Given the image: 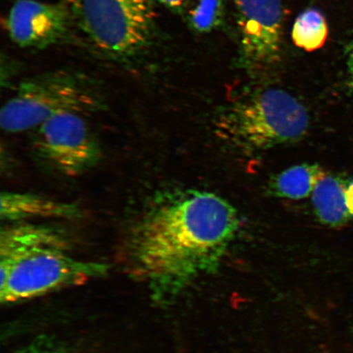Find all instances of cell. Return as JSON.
Instances as JSON below:
<instances>
[{
    "label": "cell",
    "instance_id": "obj_1",
    "mask_svg": "<svg viewBox=\"0 0 353 353\" xmlns=\"http://www.w3.org/2000/svg\"><path fill=\"white\" fill-rule=\"evenodd\" d=\"M234 207L215 194L158 196L132 223V269L158 293L174 294L218 266L239 230Z\"/></svg>",
    "mask_w": 353,
    "mask_h": 353
},
{
    "label": "cell",
    "instance_id": "obj_2",
    "mask_svg": "<svg viewBox=\"0 0 353 353\" xmlns=\"http://www.w3.org/2000/svg\"><path fill=\"white\" fill-rule=\"evenodd\" d=\"M103 105V95L94 79L72 70H57L21 83L3 105L0 125L17 134L37 130L57 114L97 112Z\"/></svg>",
    "mask_w": 353,
    "mask_h": 353
},
{
    "label": "cell",
    "instance_id": "obj_3",
    "mask_svg": "<svg viewBox=\"0 0 353 353\" xmlns=\"http://www.w3.org/2000/svg\"><path fill=\"white\" fill-rule=\"evenodd\" d=\"M74 24L96 48L114 59L138 57L151 46V0H66Z\"/></svg>",
    "mask_w": 353,
    "mask_h": 353
},
{
    "label": "cell",
    "instance_id": "obj_4",
    "mask_svg": "<svg viewBox=\"0 0 353 353\" xmlns=\"http://www.w3.org/2000/svg\"><path fill=\"white\" fill-rule=\"evenodd\" d=\"M309 117L304 105L283 90H269L232 109L221 121L223 138L248 151L295 143L305 136Z\"/></svg>",
    "mask_w": 353,
    "mask_h": 353
},
{
    "label": "cell",
    "instance_id": "obj_5",
    "mask_svg": "<svg viewBox=\"0 0 353 353\" xmlns=\"http://www.w3.org/2000/svg\"><path fill=\"white\" fill-rule=\"evenodd\" d=\"M69 246L43 247L0 267V301L13 303L78 285L104 275L103 263L83 261Z\"/></svg>",
    "mask_w": 353,
    "mask_h": 353
},
{
    "label": "cell",
    "instance_id": "obj_6",
    "mask_svg": "<svg viewBox=\"0 0 353 353\" xmlns=\"http://www.w3.org/2000/svg\"><path fill=\"white\" fill-rule=\"evenodd\" d=\"M35 130L39 156L61 174L81 175L101 161L100 145L81 114H57Z\"/></svg>",
    "mask_w": 353,
    "mask_h": 353
},
{
    "label": "cell",
    "instance_id": "obj_7",
    "mask_svg": "<svg viewBox=\"0 0 353 353\" xmlns=\"http://www.w3.org/2000/svg\"><path fill=\"white\" fill-rule=\"evenodd\" d=\"M72 23L65 3L17 0L8 12L6 28L17 46L39 50L63 41Z\"/></svg>",
    "mask_w": 353,
    "mask_h": 353
},
{
    "label": "cell",
    "instance_id": "obj_8",
    "mask_svg": "<svg viewBox=\"0 0 353 353\" xmlns=\"http://www.w3.org/2000/svg\"><path fill=\"white\" fill-rule=\"evenodd\" d=\"M243 52L257 64L279 57L283 10L281 0H236Z\"/></svg>",
    "mask_w": 353,
    "mask_h": 353
},
{
    "label": "cell",
    "instance_id": "obj_9",
    "mask_svg": "<svg viewBox=\"0 0 353 353\" xmlns=\"http://www.w3.org/2000/svg\"><path fill=\"white\" fill-rule=\"evenodd\" d=\"M0 217L8 223L30 219H76L82 212L74 203L65 202L37 194L3 192L0 196Z\"/></svg>",
    "mask_w": 353,
    "mask_h": 353
},
{
    "label": "cell",
    "instance_id": "obj_10",
    "mask_svg": "<svg viewBox=\"0 0 353 353\" xmlns=\"http://www.w3.org/2000/svg\"><path fill=\"white\" fill-rule=\"evenodd\" d=\"M48 246H69V244L59 229L26 222L8 223L0 234V267L34 250Z\"/></svg>",
    "mask_w": 353,
    "mask_h": 353
},
{
    "label": "cell",
    "instance_id": "obj_11",
    "mask_svg": "<svg viewBox=\"0 0 353 353\" xmlns=\"http://www.w3.org/2000/svg\"><path fill=\"white\" fill-rule=\"evenodd\" d=\"M346 188L341 179L325 176L312 194L315 214L320 222L330 227H339L350 217L346 204Z\"/></svg>",
    "mask_w": 353,
    "mask_h": 353
},
{
    "label": "cell",
    "instance_id": "obj_12",
    "mask_svg": "<svg viewBox=\"0 0 353 353\" xmlns=\"http://www.w3.org/2000/svg\"><path fill=\"white\" fill-rule=\"evenodd\" d=\"M325 174L321 168L310 164L295 165L282 172L273 181L272 191L276 196L301 200L312 195Z\"/></svg>",
    "mask_w": 353,
    "mask_h": 353
},
{
    "label": "cell",
    "instance_id": "obj_13",
    "mask_svg": "<svg viewBox=\"0 0 353 353\" xmlns=\"http://www.w3.org/2000/svg\"><path fill=\"white\" fill-rule=\"evenodd\" d=\"M328 37V26L322 13L314 8L304 11L295 21L292 39L297 47L307 52L319 50Z\"/></svg>",
    "mask_w": 353,
    "mask_h": 353
},
{
    "label": "cell",
    "instance_id": "obj_14",
    "mask_svg": "<svg viewBox=\"0 0 353 353\" xmlns=\"http://www.w3.org/2000/svg\"><path fill=\"white\" fill-rule=\"evenodd\" d=\"M224 13L223 0H197L188 13L191 28L200 33L211 32L221 24Z\"/></svg>",
    "mask_w": 353,
    "mask_h": 353
},
{
    "label": "cell",
    "instance_id": "obj_15",
    "mask_svg": "<svg viewBox=\"0 0 353 353\" xmlns=\"http://www.w3.org/2000/svg\"><path fill=\"white\" fill-rule=\"evenodd\" d=\"M19 353H66L59 347H56L54 344L48 343L46 341L33 343Z\"/></svg>",
    "mask_w": 353,
    "mask_h": 353
},
{
    "label": "cell",
    "instance_id": "obj_16",
    "mask_svg": "<svg viewBox=\"0 0 353 353\" xmlns=\"http://www.w3.org/2000/svg\"><path fill=\"white\" fill-rule=\"evenodd\" d=\"M345 195L348 213L353 217V182L346 188Z\"/></svg>",
    "mask_w": 353,
    "mask_h": 353
},
{
    "label": "cell",
    "instance_id": "obj_17",
    "mask_svg": "<svg viewBox=\"0 0 353 353\" xmlns=\"http://www.w3.org/2000/svg\"><path fill=\"white\" fill-rule=\"evenodd\" d=\"M157 1L162 6L176 10V8H182L188 0H157Z\"/></svg>",
    "mask_w": 353,
    "mask_h": 353
},
{
    "label": "cell",
    "instance_id": "obj_18",
    "mask_svg": "<svg viewBox=\"0 0 353 353\" xmlns=\"http://www.w3.org/2000/svg\"><path fill=\"white\" fill-rule=\"evenodd\" d=\"M347 70L350 76V85L353 92V46L351 47L347 57Z\"/></svg>",
    "mask_w": 353,
    "mask_h": 353
}]
</instances>
